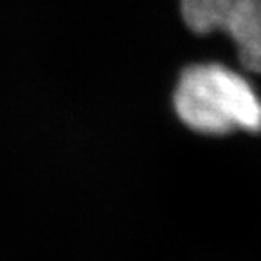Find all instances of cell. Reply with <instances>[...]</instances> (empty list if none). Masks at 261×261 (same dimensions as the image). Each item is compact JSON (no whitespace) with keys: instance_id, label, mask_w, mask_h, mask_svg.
Wrapping results in <instances>:
<instances>
[{"instance_id":"1","label":"cell","mask_w":261,"mask_h":261,"mask_svg":"<svg viewBox=\"0 0 261 261\" xmlns=\"http://www.w3.org/2000/svg\"><path fill=\"white\" fill-rule=\"evenodd\" d=\"M178 118L196 133H259L261 100L243 74L220 64L191 65L174 91Z\"/></svg>"},{"instance_id":"2","label":"cell","mask_w":261,"mask_h":261,"mask_svg":"<svg viewBox=\"0 0 261 261\" xmlns=\"http://www.w3.org/2000/svg\"><path fill=\"white\" fill-rule=\"evenodd\" d=\"M181 15L200 35L225 33L245 69L261 73V0H181Z\"/></svg>"}]
</instances>
